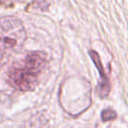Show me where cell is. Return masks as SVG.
Masks as SVG:
<instances>
[{"mask_svg":"<svg viewBox=\"0 0 128 128\" xmlns=\"http://www.w3.org/2000/svg\"><path fill=\"white\" fill-rule=\"evenodd\" d=\"M47 64V55L42 51L28 53L8 73V82L16 90L30 91L39 83V76Z\"/></svg>","mask_w":128,"mask_h":128,"instance_id":"cell-1","label":"cell"},{"mask_svg":"<svg viewBox=\"0 0 128 128\" xmlns=\"http://www.w3.org/2000/svg\"><path fill=\"white\" fill-rule=\"evenodd\" d=\"M25 40V28L17 17L5 16L0 19V69L11 53L23 46Z\"/></svg>","mask_w":128,"mask_h":128,"instance_id":"cell-2","label":"cell"},{"mask_svg":"<svg viewBox=\"0 0 128 128\" xmlns=\"http://www.w3.org/2000/svg\"><path fill=\"white\" fill-rule=\"evenodd\" d=\"M90 55H91V58L93 59V61L95 62L96 67L99 69L100 75H101V77H102V82H103V84H102V88H101V89H103V90L106 89V91L108 92V90H109L108 79H107V77H106V75H105V73H104V70H103V67H102V65H101V61H100V59H99V56H98V54H97L96 52H94V51H90Z\"/></svg>","mask_w":128,"mask_h":128,"instance_id":"cell-3","label":"cell"},{"mask_svg":"<svg viewBox=\"0 0 128 128\" xmlns=\"http://www.w3.org/2000/svg\"><path fill=\"white\" fill-rule=\"evenodd\" d=\"M101 117L104 121H109V120H112V119L116 118V113L111 109H106L102 112Z\"/></svg>","mask_w":128,"mask_h":128,"instance_id":"cell-4","label":"cell"}]
</instances>
